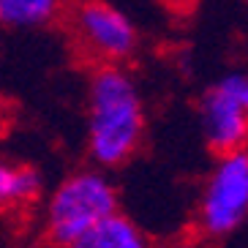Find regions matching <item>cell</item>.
Instances as JSON below:
<instances>
[{
	"label": "cell",
	"instance_id": "6da1fadb",
	"mask_svg": "<svg viewBox=\"0 0 248 248\" xmlns=\"http://www.w3.org/2000/svg\"><path fill=\"white\" fill-rule=\"evenodd\" d=\"M147 109L139 82L125 66H93L85 90V150L90 164L117 169L142 150Z\"/></svg>",
	"mask_w": 248,
	"mask_h": 248
},
{
	"label": "cell",
	"instance_id": "7a4b0ae2",
	"mask_svg": "<svg viewBox=\"0 0 248 248\" xmlns=\"http://www.w3.org/2000/svg\"><path fill=\"white\" fill-rule=\"evenodd\" d=\"M120 210V194L107 169L88 164L60 177L44 197L41 237L46 248H66L82 232Z\"/></svg>",
	"mask_w": 248,
	"mask_h": 248
},
{
	"label": "cell",
	"instance_id": "3957f363",
	"mask_svg": "<svg viewBox=\"0 0 248 248\" xmlns=\"http://www.w3.org/2000/svg\"><path fill=\"white\" fill-rule=\"evenodd\" d=\"M66 28L74 49L93 66H125L139 52V28L109 0H71Z\"/></svg>",
	"mask_w": 248,
	"mask_h": 248
},
{
	"label": "cell",
	"instance_id": "277c9868",
	"mask_svg": "<svg viewBox=\"0 0 248 248\" xmlns=\"http://www.w3.org/2000/svg\"><path fill=\"white\" fill-rule=\"evenodd\" d=\"M248 221V147L218 153L204 175L194 226L204 240H226Z\"/></svg>",
	"mask_w": 248,
	"mask_h": 248
},
{
	"label": "cell",
	"instance_id": "5b68a950",
	"mask_svg": "<svg viewBox=\"0 0 248 248\" xmlns=\"http://www.w3.org/2000/svg\"><path fill=\"white\" fill-rule=\"evenodd\" d=\"M199 131L213 153L248 147V71H226L199 95Z\"/></svg>",
	"mask_w": 248,
	"mask_h": 248
},
{
	"label": "cell",
	"instance_id": "8992f818",
	"mask_svg": "<svg viewBox=\"0 0 248 248\" xmlns=\"http://www.w3.org/2000/svg\"><path fill=\"white\" fill-rule=\"evenodd\" d=\"M44 199V177L36 167L0 155V216H16Z\"/></svg>",
	"mask_w": 248,
	"mask_h": 248
},
{
	"label": "cell",
	"instance_id": "52a82bcc",
	"mask_svg": "<svg viewBox=\"0 0 248 248\" xmlns=\"http://www.w3.org/2000/svg\"><path fill=\"white\" fill-rule=\"evenodd\" d=\"M71 0H0V30L30 33L66 19Z\"/></svg>",
	"mask_w": 248,
	"mask_h": 248
},
{
	"label": "cell",
	"instance_id": "ba28073f",
	"mask_svg": "<svg viewBox=\"0 0 248 248\" xmlns=\"http://www.w3.org/2000/svg\"><path fill=\"white\" fill-rule=\"evenodd\" d=\"M66 248H153V240L131 216L117 210L115 216L98 221L88 232H82Z\"/></svg>",
	"mask_w": 248,
	"mask_h": 248
}]
</instances>
